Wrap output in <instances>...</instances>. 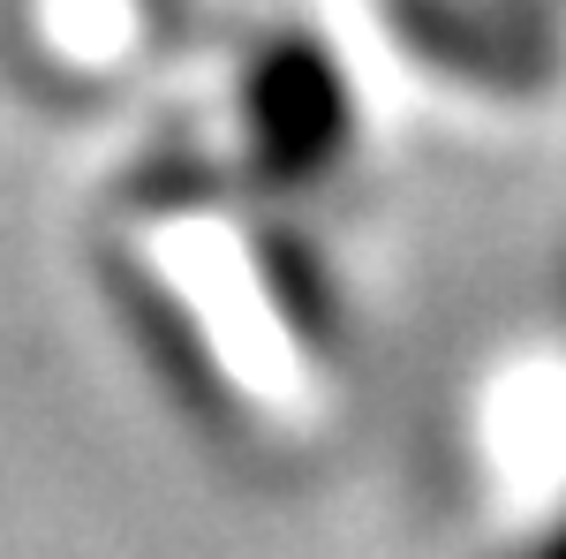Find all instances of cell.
I'll return each mask as SVG.
<instances>
[{"mask_svg": "<svg viewBox=\"0 0 566 559\" xmlns=\"http://www.w3.org/2000/svg\"><path fill=\"white\" fill-rule=\"evenodd\" d=\"M386 31L423 69L476 91H544L566 69V23L552 0H378Z\"/></svg>", "mask_w": 566, "mask_h": 559, "instance_id": "obj_1", "label": "cell"}, {"mask_svg": "<svg viewBox=\"0 0 566 559\" xmlns=\"http://www.w3.org/2000/svg\"><path fill=\"white\" fill-rule=\"evenodd\" d=\"M242 122L272 174H317L348 136V91L333 53L310 39H272L242 76Z\"/></svg>", "mask_w": 566, "mask_h": 559, "instance_id": "obj_2", "label": "cell"}, {"mask_svg": "<svg viewBox=\"0 0 566 559\" xmlns=\"http://www.w3.org/2000/svg\"><path fill=\"white\" fill-rule=\"evenodd\" d=\"M122 8H129V15H175L181 0H122Z\"/></svg>", "mask_w": 566, "mask_h": 559, "instance_id": "obj_3", "label": "cell"}]
</instances>
